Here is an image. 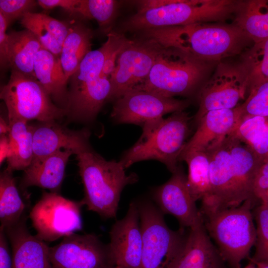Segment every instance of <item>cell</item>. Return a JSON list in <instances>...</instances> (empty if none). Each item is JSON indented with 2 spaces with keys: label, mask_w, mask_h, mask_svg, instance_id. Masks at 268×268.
<instances>
[{
  "label": "cell",
  "mask_w": 268,
  "mask_h": 268,
  "mask_svg": "<svg viewBox=\"0 0 268 268\" xmlns=\"http://www.w3.org/2000/svg\"><path fill=\"white\" fill-rule=\"evenodd\" d=\"M256 227L255 252L250 261H268V205L259 203L253 210Z\"/></svg>",
  "instance_id": "obj_34"
},
{
  "label": "cell",
  "mask_w": 268,
  "mask_h": 268,
  "mask_svg": "<svg viewBox=\"0 0 268 268\" xmlns=\"http://www.w3.org/2000/svg\"><path fill=\"white\" fill-rule=\"evenodd\" d=\"M10 150L6 168L11 171L25 170L33 159V126L22 120L8 121Z\"/></svg>",
  "instance_id": "obj_27"
},
{
  "label": "cell",
  "mask_w": 268,
  "mask_h": 268,
  "mask_svg": "<svg viewBox=\"0 0 268 268\" xmlns=\"http://www.w3.org/2000/svg\"><path fill=\"white\" fill-rule=\"evenodd\" d=\"M165 47L179 49L201 62H219L240 53L249 40L236 25L195 23L142 31Z\"/></svg>",
  "instance_id": "obj_2"
},
{
  "label": "cell",
  "mask_w": 268,
  "mask_h": 268,
  "mask_svg": "<svg viewBox=\"0 0 268 268\" xmlns=\"http://www.w3.org/2000/svg\"><path fill=\"white\" fill-rule=\"evenodd\" d=\"M260 203L268 205V193L263 197L259 201Z\"/></svg>",
  "instance_id": "obj_45"
},
{
  "label": "cell",
  "mask_w": 268,
  "mask_h": 268,
  "mask_svg": "<svg viewBox=\"0 0 268 268\" xmlns=\"http://www.w3.org/2000/svg\"><path fill=\"white\" fill-rule=\"evenodd\" d=\"M7 38L9 67L36 78L35 61L38 53L43 48L38 39L26 29L9 32Z\"/></svg>",
  "instance_id": "obj_25"
},
{
  "label": "cell",
  "mask_w": 268,
  "mask_h": 268,
  "mask_svg": "<svg viewBox=\"0 0 268 268\" xmlns=\"http://www.w3.org/2000/svg\"><path fill=\"white\" fill-rule=\"evenodd\" d=\"M190 104L189 100L133 90L115 100L111 117L118 124L139 126L145 132L155 127L165 115L185 111Z\"/></svg>",
  "instance_id": "obj_13"
},
{
  "label": "cell",
  "mask_w": 268,
  "mask_h": 268,
  "mask_svg": "<svg viewBox=\"0 0 268 268\" xmlns=\"http://www.w3.org/2000/svg\"><path fill=\"white\" fill-rule=\"evenodd\" d=\"M248 93V76L241 65L219 62L211 78L198 91L199 107L194 123L197 126L209 111L236 108Z\"/></svg>",
  "instance_id": "obj_11"
},
{
  "label": "cell",
  "mask_w": 268,
  "mask_h": 268,
  "mask_svg": "<svg viewBox=\"0 0 268 268\" xmlns=\"http://www.w3.org/2000/svg\"><path fill=\"white\" fill-rule=\"evenodd\" d=\"M234 25L254 43L268 39V0L238 1Z\"/></svg>",
  "instance_id": "obj_26"
},
{
  "label": "cell",
  "mask_w": 268,
  "mask_h": 268,
  "mask_svg": "<svg viewBox=\"0 0 268 268\" xmlns=\"http://www.w3.org/2000/svg\"><path fill=\"white\" fill-rule=\"evenodd\" d=\"M237 268H257V267L254 263L250 261V262L245 267H241V266H240Z\"/></svg>",
  "instance_id": "obj_46"
},
{
  "label": "cell",
  "mask_w": 268,
  "mask_h": 268,
  "mask_svg": "<svg viewBox=\"0 0 268 268\" xmlns=\"http://www.w3.org/2000/svg\"><path fill=\"white\" fill-rule=\"evenodd\" d=\"M191 120L185 111L175 112L153 128L142 132L120 160L124 167L126 169L137 162L153 159L163 163L172 173L176 171L190 133Z\"/></svg>",
  "instance_id": "obj_6"
},
{
  "label": "cell",
  "mask_w": 268,
  "mask_h": 268,
  "mask_svg": "<svg viewBox=\"0 0 268 268\" xmlns=\"http://www.w3.org/2000/svg\"><path fill=\"white\" fill-rule=\"evenodd\" d=\"M123 35L113 30L108 33L106 42L89 52L69 77L67 115L81 121H92L109 100L111 82L101 74L107 56Z\"/></svg>",
  "instance_id": "obj_4"
},
{
  "label": "cell",
  "mask_w": 268,
  "mask_h": 268,
  "mask_svg": "<svg viewBox=\"0 0 268 268\" xmlns=\"http://www.w3.org/2000/svg\"><path fill=\"white\" fill-rule=\"evenodd\" d=\"M91 30L80 23L70 25L60 56L67 79L75 72L85 56L91 51Z\"/></svg>",
  "instance_id": "obj_28"
},
{
  "label": "cell",
  "mask_w": 268,
  "mask_h": 268,
  "mask_svg": "<svg viewBox=\"0 0 268 268\" xmlns=\"http://www.w3.org/2000/svg\"><path fill=\"white\" fill-rule=\"evenodd\" d=\"M54 268H110L115 266L108 245L94 234L73 233L49 247Z\"/></svg>",
  "instance_id": "obj_15"
},
{
  "label": "cell",
  "mask_w": 268,
  "mask_h": 268,
  "mask_svg": "<svg viewBox=\"0 0 268 268\" xmlns=\"http://www.w3.org/2000/svg\"><path fill=\"white\" fill-rule=\"evenodd\" d=\"M207 153L211 189L208 197L201 201L202 215L257 199L254 186L263 161L249 146L231 133Z\"/></svg>",
  "instance_id": "obj_1"
},
{
  "label": "cell",
  "mask_w": 268,
  "mask_h": 268,
  "mask_svg": "<svg viewBox=\"0 0 268 268\" xmlns=\"http://www.w3.org/2000/svg\"><path fill=\"white\" fill-rule=\"evenodd\" d=\"M171 178L156 188L153 198L163 214L175 217L180 228H192L203 223L202 215L193 199L187 183V176L181 167Z\"/></svg>",
  "instance_id": "obj_16"
},
{
  "label": "cell",
  "mask_w": 268,
  "mask_h": 268,
  "mask_svg": "<svg viewBox=\"0 0 268 268\" xmlns=\"http://www.w3.org/2000/svg\"><path fill=\"white\" fill-rule=\"evenodd\" d=\"M179 161L186 162L188 167L187 186L195 201L206 199L210 193L209 159L207 153L194 151L182 153Z\"/></svg>",
  "instance_id": "obj_29"
},
{
  "label": "cell",
  "mask_w": 268,
  "mask_h": 268,
  "mask_svg": "<svg viewBox=\"0 0 268 268\" xmlns=\"http://www.w3.org/2000/svg\"><path fill=\"white\" fill-rule=\"evenodd\" d=\"M259 203L257 199H252L239 206L202 216L207 234L231 268L241 266L255 245L253 210Z\"/></svg>",
  "instance_id": "obj_5"
},
{
  "label": "cell",
  "mask_w": 268,
  "mask_h": 268,
  "mask_svg": "<svg viewBox=\"0 0 268 268\" xmlns=\"http://www.w3.org/2000/svg\"><path fill=\"white\" fill-rule=\"evenodd\" d=\"M241 59L240 64L248 76L249 93L268 81V39L254 43L242 55Z\"/></svg>",
  "instance_id": "obj_32"
},
{
  "label": "cell",
  "mask_w": 268,
  "mask_h": 268,
  "mask_svg": "<svg viewBox=\"0 0 268 268\" xmlns=\"http://www.w3.org/2000/svg\"><path fill=\"white\" fill-rule=\"evenodd\" d=\"M89 133L86 131H72L56 121L40 122L33 126V161L63 149L71 150L76 154L89 146Z\"/></svg>",
  "instance_id": "obj_19"
},
{
  "label": "cell",
  "mask_w": 268,
  "mask_h": 268,
  "mask_svg": "<svg viewBox=\"0 0 268 268\" xmlns=\"http://www.w3.org/2000/svg\"><path fill=\"white\" fill-rule=\"evenodd\" d=\"M240 119L239 106L233 109L207 112L197 125L181 154L194 151L209 152L233 131Z\"/></svg>",
  "instance_id": "obj_18"
},
{
  "label": "cell",
  "mask_w": 268,
  "mask_h": 268,
  "mask_svg": "<svg viewBox=\"0 0 268 268\" xmlns=\"http://www.w3.org/2000/svg\"><path fill=\"white\" fill-rule=\"evenodd\" d=\"M162 46L154 39L144 37L131 40L119 54L109 79L111 90L109 99L116 100L136 89L147 79Z\"/></svg>",
  "instance_id": "obj_14"
},
{
  "label": "cell",
  "mask_w": 268,
  "mask_h": 268,
  "mask_svg": "<svg viewBox=\"0 0 268 268\" xmlns=\"http://www.w3.org/2000/svg\"><path fill=\"white\" fill-rule=\"evenodd\" d=\"M254 263L256 265L257 268H268V261H262Z\"/></svg>",
  "instance_id": "obj_44"
},
{
  "label": "cell",
  "mask_w": 268,
  "mask_h": 268,
  "mask_svg": "<svg viewBox=\"0 0 268 268\" xmlns=\"http://www.w3.org/2000/svg\"><path fill=\"white\" fill-rule=\"evenodd\" d=\"M9 24L0 13V63L1 67H9L8 61V38L6 32Z\"/></svg>",
  "instance_id": "obj_39"
},
{
  "label": "cell",
  "mask_w": 268,
  "mask_h": 268,
  "mask_svg": "<svg viewBox=\"0 0 268 268\" xmlns=\"http://www.w3.org/2000/svg\"><path fill=\"white\" fill-rule=\"evenodd\" d=\"M142 233L139 268H170L185 245L184 229H171L158 208L148 201L137 203Z\"/></svg>",
  "instance_id": "obj_10"
},
{
  "label": "cell",
  "mask_w": 268,
  "mask_h": 268,
  "mask_svg": "<svg viewBox=\"0 0 268 268\" xmlns=\"http://www.w3.org/2000/svg\"><path fill=\"white\" fill-rule=\"evenodd\" d=\"M10 150L8 136L7 135L0 136V164L7 159Z\"/></svg>",
  "instance_id": "obj_42"
},
{
  "label": "cell",
  "mask_w": 268,
  "mask_h": 268,
  "mask_svg": "<svg viewBox=\"0 0 268 268\" xmlns=\"http://www.w3.org/2000/svg\"><path fill=\"white\" fill-rule=\"evenodd\" d=\"M263 162L268 158V116L242 117L232 133Z\"/></svg>",
  "instance_id": "obj_30"
},
{
  "label": "cell",
  "mask_w": 268,
  "mask_h": 268,
  "mask_svg": "<svg viewBox=\"0 0 268 268\" xmlns=\"http://www.w3.org/2000/svg\"><path fill=\"white\" fill-rule=\"evenodd\" d=\"M38 5L37 0H0V13L8 24L23 16L33 10Z\"/></svg>",
  "instance_id": "obj_36"
},
{
  "label": "cell",
  "mask_w": 268,
  "mask_h": 268,
  "mask_svg": "<svg viewBox=\"0 0 268 268\" xmlns=\"http://www.w3.org/2000/svg\"><path fill=\"white\" fill-rule=\"evenodd\" d=\"M207 69V63L162 46L147 79L134 90L166 97L190 95L198 88Z\"/></svg>",
  "instance_id": "obj_8"
},
{
  "label": "cell",
  "mask_w": 268,
  "mask_h": 268,
  "mask_svg": "<svg viewBox=\"0 0 268 268\" xmlns=\"http://www.w3.org/2000/svg\"><path fill=\"white\" fill-rule=\"evenodd\" d=\"M118 1L114 0H79L74 13L97 21L100 29L108 34L112 30Z\"/></svg>",
  "instance_id": "obj_33"
},
{
  "label": "cell",
  "mask_w": 268,
  "mask_h": 268,
  "mask_svg": "<svg viewBox=\"0 0 268 268\" xmlns=\"http://www.w3.org/2000/svg\"><path fill=\"white\" fill-rule=\"evenodd\" d=\"M12 172L6 168L0 176V227L4 228L18 222L25 207Z\"/></svg>",
  "instance_id": "obj_31"
},
{
  "label": "cell",
  "mask_w": 268,
  "mask_h": 268,
  "mask_svg": "<svg viewBox=\"0 0 268 268\" xmlns=\"http://www.w3.org/2000/svg\"><path fill=\"white\" fill-rule=\"evenodd\" d=\"M10 130L9 122L7 123L1 117L0 118V136L8 135Z\"/></svg>",
  "instance_id": "obj_43"
},
{
  "label": "cell",
  "mask_w": 268,
  "mask_h": 268,
  "mask_svg": "<svg viewBox=\"0 0 268 268\" xmlns=\"http://www.w3.org/2000/svg\"><path fill=\"white\" fill-rule=\"evenodd\" d=\"M238 1L169 0L161 7L137 11L123 26L125 30H145L222 20L234 13Z\"/></svg>",
  "instance_id": "obj_7"
},
{
  "label": "cell",
  "mask_w": 268,
  "mask_h": 268,
  "mask_svg": "<svg viewBox=\"0 0 268 268\" xmlns=\"http://www.w3.org/2000/svg\"><path fill=\"white\" fill-rule=\"evenodd\" d=\"M241 118L247 116H268V81L251 90L239 105Z\"/></svg>",
  "instance_id": "obj_35"
},
{
  "label": "cell",
  "mask_w": 268,
  "mask_h": 268,
  "mask_svg": "<svg viewBox=\"0 0 268 268\" xmlns=\"http://www.w3.org/2000/svg\"><path fill=\"white\" fill-rule=\"evenodd\" d=\"M130 40V39L126 38L124 35L122 36L107 56L102 68L101 77L109 79L115 68L119 54Z\"/></svg>",
  "instance_id": "obj_37"
},
{
  "label": "cell",
  "mask_w": 268,
  "mask_h": 268,
  "mask_svg": "<svg viewBox=\"0 0 268 268\" xmlns=\"http://www.w3.org/2000/svg\"><path fill=\"white\" fill-rule=\"evenodd\" d=\"M268 191V158L262 163L257 174L254 186L255 197L259 199Z\"/></svg>",
  "instance_id": "obj_38"
},
{
  "label": "cell",
  "mask_w": 268,
  "mask_h": 268,
  "mask_svg": "<svg viewBox=\"0 0 268 268\" xmlns=\"http://www.w3.org/2000/svg\"><path fill=\"white\" fill-rule=\"evenodd\" d=\"M109 234L108 245L114 266L139 268L143 241L137 202H131L125 216L116 221Z\"/></svg>",
  "instance_id": "obj_17"
},
{
  "label": "cell",
  "mask_w": 268,
  "mask_h": 268,
  "mask_svg": "<svg viewBox=\"0 0 268 268\" xmlns=\"http://www.w3.org/2000/svg\"><path fill=\"white\" fill-rule=\"evenodd\" d=\"M75 155L84 187V205L103 218H116L123 189L137 182V175L127 174L120 161L106 160L90 146Z\"/></svg>",
  "instance_id": "obj_3"
},
{
  "label": "cell",
  "mask_w": 268,
  "mask_h": 268,
  "mask_svg": "<svg viewBox=\"0 0 268 268\" xmlns=\"http://www.w3.org/2000/svg\"><path fill=\"white\" fill-rule=\"evenodd\" d=\"M72 150L63 149L33 161L24 170L20 187L37 186L58 193L65 177L66 166Z\"/></svg>",
  "instance_id": "obj_22"
},
{
  "label": "cell",
  "mask_w": 268,
  "mask_h": 268,
  "mask_svg": "<svg viewBox=\"0 0 268 268\" xmlns=\"http://www.w3.org/2000/svg\"><path fill=\"white\" fill-rule=\"evenodd\" d=\"M0 97L6 105L8 121L46 122L67 114L65 109L55 104L36 78L14 70H11L8 81L1 87Z\"/></svg>",
  "instance_id": "obj_9"
},
{
  "label": "cell",
  "mask_w": 268,
  "mask_h": 268,
  "mask_svg": "<svg viewBox=\"0 0 268 268\" xmlns=\"http://www.w3.org/2000/svg\"><path fill=\"white\" fill-rule=\"evenodd\" d=\"M5 229L0 227V268H12V256Z\"/></svg>",
  "instance_id": "obj_40"
},
{
  "label": "cell",
  "mask_w": 268,
  "mask_h": 268,
  "mask_svg": "<svg viewBox=\"0 0 268 268\" xmlns=\"http://www.w3.org/2000/svg\"><path fill=\"white\" fill-rule=\"evenodd\" d=\"M20 24L37 37L43 48L60 57L70 25L46 14L34 12L25 14Z\"/></svg>",
  "instance_id": "obj_24"
},
{
  "label": "cell",
  "mask_w": 268,
  "mask_h": 268,
  "mask_svg": "<svg viewBox=\"0 0 268 268\" xmlns=\"http://www.w3.org/2000/svg\"><path fill=\"white\" fill-rule=\"evenodd\" d=\"M79 0H38V4L43 8L48 10L55 7H61L66 11L74 14V11Z\"/></svg>",
  "instance_id": "obj_41"
},
{
  "label": "cell",
  "mask_w": 268,
  "mask_h": 268,
  "mask_svg": "<svg viewBox=\"0 0 268 268\" xmlns=\"http://www.w3.org/2000/svg\"><path fill=\"white\" fill-rule=\"evenodd\" d=\"M82 200L75 201L54 192H44L31 209L29 217L36 236L53 242L80 230Z\"/></svg>",
  "instance_id": "obj_12"
},
{
  "label": "cell",
  "mask_w": 268,
  "mask_h": 268,
  "mask_svg": "<svg viewBox=\"0 0 268 268\" xmlns=\"http://www.w3.org/2000/svg\"><path fill=\"white\" fill-rule=\"evenodd\" d=\"M110 268H122L121 267H119V266H113Z\"/></svg>",
  "instance_id": "obj_47"
},
{
  "label": "cell",
  "mask_w": 268,
  "mask_h": 268,
  "mask_svg": "<svg viewBox=\"0 0 268 268\" xmlns=\"http://www.w3.org/2000/svg\"><path fill=\"white\" fill-rule=\"evenodd\" d=\"M224 265L202 223L190 229L184 247L170 268H212Z\"/></svg>",
  "instance_id": "obj_21"
},
{
  "label": "cell",
  "mask_w": 268,
  "mask_h": 268,
  "mask_svg": "<svg viewBox=\"0 0 268 268\" xmlns=\"http://www.w3.org/2000/svg\"><path fill=\"white\" fill-rule=\"evenodd\" d=\"M34 71L36 78L55 104L66 110L68 102V80L60 57L42 48L37 55Z\"/></svg>",
  "instance_id": "obj_23"
},
{
  "label": "cell",
  "mask_w": 268,
  "mask_h": 268,
  "mask_svg": "<svg viewBox=\"0 0 268 268\" xmlns=\"http://www.w3.org/2000/svg\"><path fill=\"white\" fill-rule=\"evenodd\" d=\"M12 250V268H54L49 247L29 231L23 215L16 224L4 228Z\"/></svg>",
  "instance_id": "obj_20"
}]
</instances>
